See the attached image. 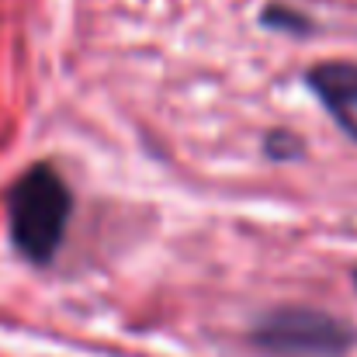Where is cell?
<instances>
[{
    "label": "cell",
    "mask_w": 357,
    "mask_h": 357,
    "mask_svg": "<svg viewBox=\"0 0 357 357\" xmlns=\"http://www.w3.org/2000/svg\"><path fill=\"white\" fill-rule=\"evenodd\" d=\"M70 208H73V198L59 170L49 163L31 167L10 188V198H7V222H10L14 250L31 264H49L56 250L63 246Z\"/></svg>",
    "instance_id": "6da1fadb"
},
{
    "label": "cell",
    "mask_w": 357,
    "mask_h": 357,
    "mask_svg": "<svg viewBox=\"0 0 357 357\" xmlns=\"http://www.w3.org/2000/svg\"><path fill=\"white\" fill-rule=\"evenodd\" d=\"M253 347L267 357H344L354 347V333L319 309H278L257 319L250 333Z\"/></svg>",
    "instance_id": "7a4b0ae2"
},
{
    "label": "cell",
    "mask_w": 357,
    "mask_h": 357,
    "mask_svg": "<svg viewBox=\"0 0 357 357\" xmlns=\"http://www.w3.org/2000/svg\"><path fill=\"white\" fill-rule=\"evenodd\" d=\"M309 87L319 98V105L330 112V119L357 142V63L347 59L316 63L309 70Z\"/></svg>",
    "instance_id": "3957f363"
},
{
    "label": "cell",
    "mask_w": 357,
    "mask_h": 357,
    "mask_svg": "<svg viewBox=\"0 0 357 357\" xmlns=\"http://www.w3.org/2000/svg\"><path fill=\"white\" fill-rule=\"evenodd\" d=\"M264 149H267L274 160H288V156L298 153V139H291V135H284V132H274V135L264 142Z\"/></svg>",
    "instance_id": "277c9868"
},
{
    "label": "cell",
    "mask_w": 357,
    "mask_h": 357,
    "mask_svg": "<svg viewBox=\"0 0 357 357\" xmlns=\"http://www.w3.org/2000/svg\"><path fill=\"white\" fill-rule=\"evenodd\" d=\"M354 284H357V274H354Z\"/></svg>",
    "instance_id": "5b68a950"
}]
</instances>
